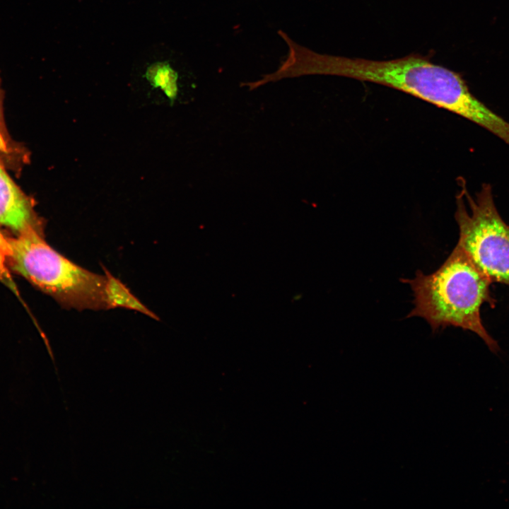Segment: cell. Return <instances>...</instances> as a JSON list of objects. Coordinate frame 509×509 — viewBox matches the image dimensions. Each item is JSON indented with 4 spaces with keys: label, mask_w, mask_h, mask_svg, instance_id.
<instances>
[{
    "label": "cell",
    "mask_w": 509,
    "mask_h": 509,
    "mask_svg": "<svg viewBox=\"0 0 509 509\" xmlns=\"http://www.w3.org/2000/svg\"><path fill=\"white\" fill-rule=\"evenodd\" d=\"M290 62L297 76L332 75L378 83L456 115L472 94L459 74L419 54L371 60L320 54L298 45L291 52Z\"/></svg>",
    "instance_id": "6da1fadb"
},
{
    "label": "cell",
    "mask_w": 509,
    "mask_h": 509,
    "mask_svg": "<svg viewBox=\"0 0 509 509\" xmlns=\"http://www.w3.org/2000/svg\"><path fill=\"white\" fill-rule=\"evenodd\" d=\"M401 281L410 285L414 296V308L407 317L425 319L433 331L447 326L472 331L492 352L498 351V343L483 325L480 311L485 303L495 305L490 293L492 281L459 245L434 272L426 275L417 271L413 279Z\"/></svg>",
    "instance_id": "7a4b0ae2"
},
{
    "label": "cell",
    "mask_w": 509,
    "mask_h": 509,
    "mask_svg": "<svg viewBox=\"0 0 509 509\" xmlns=\"http://www.w3.org/2000/svg\"><path fill=\"white\" fill-rule=\"evenodd\" d=\"M6 264L66 309L106 310L105 275L90 271L52 247L45 235L32 230L4 233Z\"/></svg>",
    "instance_id": "3957f363"
},
{
    "label": "cell",
    "mask_w": 509,
    "mask_h": 509,
    "mask_svg": "<svg viewBox=\"0 0 509 509\" xmlns=\"http://www.w3.org/2000/svg\"><path fill=\"white\" fill-rule=\"evenodd\" d=\"M462 182L455 213L457 245L492 283L509 286V226L496 209L492 187L484 183L473 197Z\"/></svg>",
    "instance_id": "277c9868"
},
{
    "label": "cell",
    "mask_w": 509,
    "mask_h": 509,
    "mask_svg": "<svg viewBox=\"0 0 509 509\" xmlns=\"http://www.w3.org/2000/svg\"><path fill=\"white\" fill-rule=\"evenodd\" d=\"M0 227L17 235L35 230L44 235L43 225L30 200L0 165Z\"/></svg>",
    "instance_id": "5b68a950"
},
{
    "label": "cell",
    "mask_w": 509,
    "mask_h": 509,
    "mask_svg": "<svg viewBox=\"0 0 509 509\" xmlns=\"http://www.w3.org/2000/svg\"><path fill=\"white\" fill-rule=\"evenodd\" d=\"M102 268L106 278L104 293L106 310L125 308L159 320V317L136 297L124 283L104 266Z\"/></svg>",
    "instance_id": "8992f818"
},
{
    "label": "cell",
    "mask_w": 509,
    "mask_h": 509,
    "mask_svg": "<svg viewBox=\"0 0 509 509\" xmlns=\"http://www.w3.org/2000/svg\"><path fill=\"white\" fill-rule=\"evenodd\" d=\"M146 76L153 87L159 88L163 91L171 103L175 101L178 94V75L168 63L151 65Z\"/></svg>",
    "instance_id": "52a82bcc"
},
{
    "label": "cell",
    "mask_w": 509,
    "mask_h": 509,
    "mask_svg": "<svg viewBox=\"0 0 509 509\" xmlns=\"http://www.w3.org/2000/svg\"><path fill=\"white\" fill-rule=\"evenodd\" d=\"M4 238V233L0 230V281L12 287L13 283L10 278L9 270L6 264Z\"/></svg>",
    "instance_id": "ba28073f"
},
{
    "label": "cell",
    "mask_w": 509,
    "mask_h": 509,
    "mask_svg": "<svg viewBox=\"0 0 509 509\" xmlns=\"http://www.w3.org/2000/svg\"><path fill=\"white\" fill-rule=\"evenodd\" d=\"M11 147L3 123L0 107V158L11 154Z\"/></svg>",
    "instance_id": "9c48e42d"
}]
</instances>
